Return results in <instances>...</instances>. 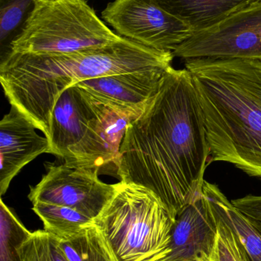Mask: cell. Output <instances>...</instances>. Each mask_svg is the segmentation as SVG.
<instances>
[{"label": "cell", "mask_w": 261, "mask_h": 261, "mask_svg": "<svg viewBox=\"0 0 261 261\" xmlns=\"http://www.w3.org/2000/svg\"><path fill=\"white\" fill-rule=\"evenodd\" d=\"M211 163L204 114L192 75L171 68L128 126L117 176L153 192L173 219L201 198Z\"/></svg>", "instance_id": "cell-1"}, {"label": "cell", "mask_w": 261, "mask_h": 261, "mask_svg": "<svg viewBox=\"0 0 261 261\" xmlns=\"http://www.w3.org/2000/svg\"><path fill=\"white\" fill-rule=\"evenodd\" d=\"M173 54L123 39L117 43L77 53L50 56L7 51L0 82L11 107L49 140L51 114L66 88L90 79L121 73L172 68Z\"/></svg>", "instance_id": "cell-2"}, {"label": "cell", "mask_w": 261, "mask_h": 261, "mask_svg": "<svg viewBox=\"0 0 261 261\" xmlns=\"http://www.w3.org/2000/svg\"><path fill=\"white\" fill-rule=\"evenodd\" d=\"M204 114L211 163L261 180V62L185 60Z\"/></svg>", "instance_id": "cell-3"}, {"label": "cell", "mask_w": 261, "mask_h": 261, "mask_svg": "<svg viewBox=\"0 0 261 261\" xmlns=\"http://www.w3.org/2000/svg\"><path fill=\"white\" fill-rule=\"evenodd\" d=\"M175 220L149 189L120 181L94 220L118 261H163L171 253Z\"/></svg>", "instance_id": "cell-4"}, {"label": "cell", "mask_w": 261, "mask_h": 261, "mask_svg": "<svg viewBox=\"0 0 261 261\" xmlns=\"http://www.w3.org/2000/svg\"><path fill=\"white\" fill-rule=\"evenodd\" d=\"M8 51L50 56L77 53L117 43L114 33L83 0H35Z\"/></svg>", "instance_id": "cell-5"}, {"label": "cell", "mask_w": 261, "mask_h": 261, "mask_svg": "<svg viewBox=\"0 0 261 261\" xmlns=\"http://www.w3.org/2000/svg\"><path fill=\"white\" fill-rule=\"evenodd\" d=\"M187 60L241 59L261 62V0H250L215 27L195 33L172 53Z\"/></svg>", "instance_id": "cell-6"}, {"label": "cell", "mask_w": 261, "mask_h": 261, "mask_svg": "<svg viewBox=\"0 0 261 261\" xmlns=\"http://www.w3.org/2000/svg\"><path fill=\"white\" fill-rule=\"evenodd\" d=\"M101 16L118 36L157 51L173 53L194 35L158 0H117L108 4Z\"/></svg>", "instance_id": "cell-7"}, {"label": "cell", "mask_w": 261, "mask_h": 261, "mask_svg": "<svg viewBox=\"0 0 261 261\" xmlns=\"http://www.w3.org/2000/svg\"><path fill=\"white\" fill-rule=\"evenodd\" d=\"M45 166L46 173L30 188L29 199L33 204L65 206L94 221L117 190V184L103 182L97 171L71 167L65 163H46Z\"/></svg>", "instance_id": "cell-8"}, {"label": "cell", "mask_w": 261, "mask_h": 261, "mask_svg": "<svg viewBox=\"0 0 261 261\" xmlns=\"http://www.w3.org/2000/svg\"><path fill=\"white\" fill-rule=\"evenodd\" d=\"M92 95V94H91ZM97 115L88 134L65 164L117 175L120 151L128 126L146 105L125 106L94 97Z\"/></svg>", "instance_id": "cell-9"}, {"label": "cell", "mask_w": 261, "mask_h": 261, "mask_svg": "<svg viewBox=\"0 0 261 261\" xmlns=\"http://www.w3.org/2000/svg\"><path fill=\"white\" fill-rule=\"evenodd\" d=\"M97 115L94 96L72 85L59 96L53 109L49 153L68 162Z\"/></svg>", "instance_id": "cell-10"}, {"label": "cell", "mask_w": 261, "mask_h": 261, "mask_svg": "<svg viewBox=\"0 0 261 261\" xmlns=\"http://www.w3.org/2000/svg\"><path fill=\"white\" fill-rule=\"evenodd\" d=\"M48 139L23 114L11 107L0 121V194L5 195L13 178L27 164L49 153Z\"/></svg>", "instance_id": "cell-11"}, {"label": "cell", "mask_w": 261, "mask_h": 261, "mask_svg": "<svg viewBox=\"0 0 261 261\" xmlns=\"http://www.w3.org/2000/svg\"><path fill=\"white\" fill-rule=\"evenodd\" d=\"M217 235V220L203 195L178 215L167 257L182 261H210Z\"/></svg>", "instance_id": "cell-12"}, {"label": "cell", "mask_w": 261, "mask_h": 261, "mask_svg": "<svg viewBox=\"0 0 261 261\" xmlns=\"http://www.w3.org/2000/svg\"><path fill=\"white\" fill-rule=\"evenodd\" d=\"M170 68L121 73L90 79L74 85L107 101L140 106L146 105L156 94L163 77Z\"/></svg>", "instance_id": "cell-13"}, {"label": "cell", "mask_w": 261, "mask_h": 261, "mask_svg": "<svg viewBox=\"0 0 261 261\" xmlns=\"http://www.w3.org/2000/svg\"><path fill=\"white\" fill-rule=\"evenodd\" d=\"M203 195L218 219L236 233L252 261H261V225L233 206L217 185L205 181Z\"/></svg>", "instance_id": "cell-14"}, {"label": "cell", "mask_w": 261, "mask_h": 261, "mask_svg": "<svg viewBox=\"0 0 261 261\" xmlns=\"http://www.w3.org/2000/svg\"><path fill=\"white\" fill-rule=\"evenodd\" d=\"M250 0H179L159 4L186 22L194 34L218 25L232 13L245 7Z\"/></svg>", "instance_id": "cell-15"}, {"label": "cell", "mask_w": 261, "mask_h": 261, "mask_svg": "<svg viewBox=\"0 0 261 261\" xmlns=\"http://www.w3.org/2000/svg\"><path fill=\"white\" fill-rule=\"evenodd\" d=\"M59 244L68 261H118L95 224Z\"/></svg>", "instance_id": "cell-16"}, {"label": "cell", "mask_w": 261, "mask_h": 261, "mask_svg": "<svg viewBox=\"0 0 261 261\" xmlns=\"http://www.w3.org/2000/svg\"><path fill=\"white\" fill-rule=\"evenodd\" d=\"M33 211L43 222L44 230L59 240L68 239L94 224V220L65 206L35 203Z\"/></svg>", "instance_id": "cell-17"}, {"label": "cell", "mask_w": 261, "mask_h": 261, "mask_svg": "<svg viewBox=\"0 0 261 261\" xmlns=\"http://www.w3.org/2000/svg\"><path fill=\"white\" fill-rule=\"evenodd\" d=\"M1 208V253L0 261H21V246L30 236L31 231L27 230L14 212L2 199Z\"/></svg>", "instance_id": "cell-18"}, {"label": "cell", "mask_w": 261, "mask_h": 261, "mask_svg": "<svg viewBox=\"0 0 261 261\" xmlns=\"http://www.w3.org/2000/svg\"><path fill=\"white\" fill-rule=\"evenodd\" d=\"M21 261H68L59 240L45 230L31 232L21 246Z\"/></svg>", "instance_id": "cell-19"}, {"label": "cell", "mask_w": 261, "mask_h": 261, "mask_svg": "<svg viewBox=\"0 0 261 261\" xmlns=\"http://www.w3.org/2000/svg\"><path fill=\"white\" fill-rule=\"evenodd\" d=\"M215 218L217 235L210 261H252L236 233L222 221Z\"/></svg>", "instance_id": "cell-20"}, {"label": "cell", "mask_w": 261, "mask_h": 261, "mask_svg": "<svg viewBox=\"0 0 261 261\" xmlns=\"http://www.w3.org/2000/svg\"><path fill=\"white\" fill-rule=\"evenodd\" d=\"M34 1L16 0V1H1L0 7V43L4 42L12 33L21 25L25 15L30 10Z\"/></svg>", "instance_id": "cell-21"}, {"label": "cell", "mask_w": 261, "mask_h": 261, "mask_svg": "<svg viewBox=\"0 0 261 261\" xmlns=\"http://www.w3.org/2000/svg\"><path fill=\"white\" fill-rule=\"evenodd\" d=\"M231 202L240 212L261 225V195H247Z\"/></svg>", "instance_id": "cell-22"}, {"label": "cell", "mask_w": 261, "mask_h": 261, "mask_svg": "<svg viewBox=\"0 0 261 261\" xmlns=\"http://www.w3.org/2000/svg\"><path fill=\"white\" fill-rule=\"evenodd\" d=\"M163 261H182L178 260V259H172V258L166 257V259H163Z\"/></svg>", "instance_id": "cell-23"}]
</instances>
